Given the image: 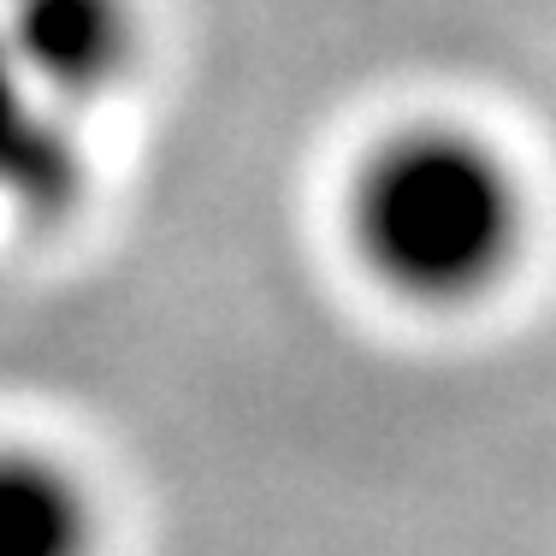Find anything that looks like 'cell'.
Wrapping results in <instances>:
<instances>
[{
  "label": "cell",
  "instance_id": "cell-1",
  "mask_svg": "<svg viewBox=\"0 0 556 556\" xmlns=\"http://www.w3.org/2000/svg\"><path fill=\"white\" fill-rule=\"evenodd\" d=\"M355 243L391 290L462 302L509 267L521 190L468 130L420 125L391 137L355 178Z\"/></svg>",
  "mask_w": 556,
  "mask_h": 556
},
{
  "label": "cell",
  "instance_id": "cell-2",
  "mask_svg": "<svg viewBox=\"0 0 556 556\" xmlns=\"http://www.w3.org/2000/svg\"><path fill=\"white\" fill-rule=\"evenodd\" d=\"M0 36L24 84L54 108L96 96L130 54L125 0H0Z\"/></svg>",
  "mask_w": 556,
  "mask_h": 556
},
{
  "label": "cell",
  "instance_id": "cell-3",
  "mask_svg": "<svg viewBox=\"0 0 556 556\" xmlns=\"http://www.w3.org/2000/svg\"><path fill=\"white\" fill-rule=\"evenodd\" d=\"M77 195V149L42 101L24 84L7 36H0V202L24 214H54Z\"/></svg>",
  "mask_w": 556,
  "mask_h": 556
},
{
  "label": "cell",
  "instance_id": "cell-4",
  "mask_svg": "<svg viewBox=\"0 0 556 556\" xmlns=\"http://www.w3.org/2000/svg\"><path fill=\"white\" fill-rule=\"evenodd\" d=\"M84 492L42 456H0V556H84Z\"/></svg>",
  "mask_w": 556,
  "mask_h": 556
}]
</instances>
